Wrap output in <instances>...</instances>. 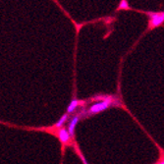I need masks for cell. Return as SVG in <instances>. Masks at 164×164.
I'll use <instances>...</instances> for the list:
<instances>
[{"mask_svg":"<svg viewBox=\"0 0 164 164\" xmlns=\"http://www.w3.org/2000/svg\"><path fill=\"white\" fill-rule=\"evenodd\" d=\"M67 118H68V116H67V114H64V115H63V116L57 121V123L55 124V127H56V128H61V126L66 122Z\"/></svg>","mask_w":164,"mask_h":164,"instance_id":"cell-6","label":"cell"},{"mask_svg":"<svg viewBox=\"0 0 164 164\" xmlns=\"http://www.w3.org/2000/svg\"><path fill=\"white\" fill-rule=\"evenodd\" d=\"M78 105H79V101H78L77 99H73L72 101L70 102L68 108H67V113H72L73 111L77 108Z\"/></svg>","mask_w":164,"mask_h":164,"instance_id":"cell-5","label":"cell"},{"mask_svg":"<svg viewBox=\"0 0 164 164\" xmlns=\"http://www.w3.org/2000/svg\"><path fill=\"white\" fill-rule=\"evenodd\" d=\"M111 100H102L100 102H96L94 105H91V108H89V114H96L99 113L101 111H104L105 109H107L108 107L110 106L111 104Z\"/></svg>","mask_w":164,"mask_h":164,"instance_id":"cell-1","label":"cell"},{"mask_svg":"<svg viewBox=\"0 0 164 164\" xmlns=\"http://www.w3.org/2000/svg\"><path fill=\"white\" fill-rule=\"evenodd\" d=\"M150 18V27L155 28L162 25L164 22V12L162 13H148Z\"/></svg>","mask_w":164,"mask_h":164,"instance_id":"cell-2","label":"cell"},{"mask_svg":"<svg viewBox=\"0 0 164 164\" xmlns=\"http://www.w3.org/2000/svg\"><path fill=\"white\" fill-rule=\"evenodd\" d=\"M58 137H59V140L61 141V143L63 144H67L68 141H70V137L71 135L69 134V132L67 131L66 129H60L58 132Z\"/></svg>","mask_w":164,"mask_h":164,"instance_id":"cell-3","label":"cell"},{"mask_svg":"<svg viewBox=\"0 0 164 164\" xmlns=\"http://www.w3.org/2000/svg\"><path fill=\"white\" fill-rule=\"evenodd\" d=\"M79 122V117H74L72 119V121L70 122L69 127H68V131L71 136H74V133H75V127L77 125V123Z\"/></svg>","mask_w":164,"mask_h":164,"instance_id":"cell-4","label":"cell"},{"mask_svg":"<svg viewBox=\"0 0 164 164\" xmlns=\"http://www.w3.org/2000/svg\"><path fill=\"white\" fill-rule=\"evenodd\" d=\"M119 8L120 9H127L129 8V4H128V1L127 0H122V1L120 2V6H119Z\"/></svg>","mask_w":164,"mask_h":164,"instance_id":"cell-7","label":"cell"},{"mask_svg":"<svg viewBox=\"0 0 164 164\" xmlns=\"http://www.w3.org/2000/svg\"><path fill=\"white\" fill-rule=\"evenodd\" d=\"M158 164H164V159H163V160H161V161H160Z\"/></svg>","mask_w":164,"mask_h":164,"instance_id":"cell-9","label":"cell"},{"mask_svg":"<svg viewBox=\"0 0 164 164\" xmlns=\"http://www.w3.org/2000/svg\"><path fill=\"white\" fill-rule=\"evenodd\" d=\"M82 159H83V162H84V163H85V164H88V162H87V160H85V159H84V158H83V157H82Z\"/></svg>","mask_w":164,"mask_h":164,"instance_id":"cell-8","label":"cell"}]
</instances>
